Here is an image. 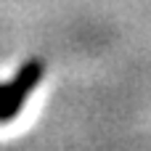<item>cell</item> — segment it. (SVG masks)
Masks as SVG:
<instances>
[{"label":"cell","instance_id":"6da1fadb","mask_svg":"<svg viewBox=\"0 0 151 151\" xmlns=\"http://www.w3.org/2000/svg\"><path fill=\"white\" fill-rule=\"evenodd\" d=\"M42 77H45L42 61L32 58L16 72V77L11 82H0V122H13L24 111L27 101L40 88Z\"/></svg>","mask_w":151,"mask_h":151}]
</instances>
